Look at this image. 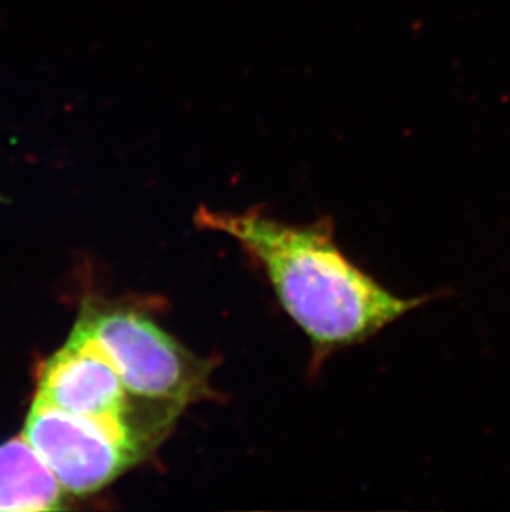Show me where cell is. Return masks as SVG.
Masks as SVG:
<instances>
[{
    "label": "cell",
    "instance_id": "6da1fadb",
    "mask_svg": "<svg viewBox=\"0 0 510 512\" xmlns=\"http://www.w3.org/2000/svg\"><path fill=\"white\" fill-rule=\"evenodd\" d=\"M196 223L236 239L259 262L285 314L323 355L365 342L421 304L398 297L358 269L325 223L292 226L254 209L207 208L199 209Z\"/></svg>",
    "mask_w": 510,
    "mask_h": 512
},
{
    "label": "cell",
    "instance_id": "7a4b0ae2",
    "mask_svg": "<svg viewBox=\"0 0 510 512\" xmlns=\"http://www.w3.org/2000/svg\"><path fill=\"white\" fill-rule=\"evenodd\" d=\"M34 403L95 421L143 458L163 443L183 411L128 392L97 345L77 330L40 368Z\"/></svg>",
    "mask_w": 510,
    "mask_h": 512
},
{
    "label": "cell",
    "instance_id": "3957f363",
    "mask_svg": "<svg viewBox=\"0 0 510 512\" xmlns=\"http://www.w3.org/2000/svg\"><path fill=\"white\" fill-rule=\"evenodd\" d=\"M97 345L128 392L184 410L214 398L212 365L138 310L87 309L75 329Z\"/></svg>",
    "mask_w": 510,
    "mask_h": 512
},
{
    "label": "cell",
    "instance_id": "277c9868",
    "mask_svg": "<svg viewBox=\"0 0 510 512\" xmlns=\"http://www.w3.org/2000/svg\"><path fill=\"white\" fill-rule=\"evenodd\" d=\"M22 436L73 494L100 491L145 459L95 421L37 403Z\"/></svg>",
    "mask_w": 510,
    "mask_h": 512
},
{
    "label": "cell",
    "instance_id": "5b68a950",
    "mask_svg": "<svg viewBox=\"0 0 510 512\" xmlns=\"http://www.w3.org/2000/svg\"><path fill=\"white\" fill-rule=\"evenodd\" d=\"M62 489L24 436L0 445V511H55Z\"/></svg>",
    "mask_w": 510,
    "mask_h": 512
}]
</instances>
